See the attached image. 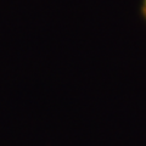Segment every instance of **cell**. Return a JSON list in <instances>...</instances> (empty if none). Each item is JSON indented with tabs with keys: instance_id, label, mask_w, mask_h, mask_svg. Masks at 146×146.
I'll use <instances>...</instances> for the list:
<instances>
[{
	"instance_id": "1",
	"label": "cell",
	"mask_w": 146,
	"mask_h": 146,
	"mask_svg": "<svg viewBox=\"0 0 146 146\" xmlns=\"http://www.w3.org/2000/svg\"><path fill=\"white\" fill-rule=\"evenodd\" d=\"M140 15L146 22V0H141L140 3Z\"/></svg>"
}]
</instances>
